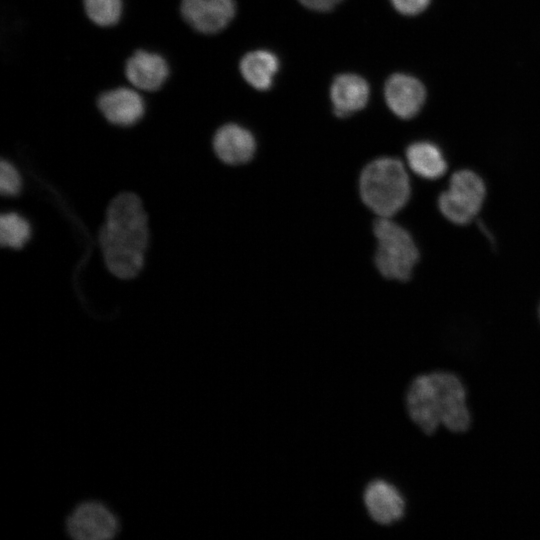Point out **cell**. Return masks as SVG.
<instances>
[{
  "instance_id": "1",
  "label": "cell",
  "mask_w": 540,
  "mask_h": 540,
  "mask_svg": "<svg viewBox=\"0 0 540 540\" xmlns=\"http://www.w3.org/2000/svg\"><path fill=\"white\" fill-rule=\"evenodd\" d=\"M98 238L105 264L113 275L130 279L141 271L149 232L138 196L126 192L111 201Z\"/></svg>"
},
{
  "instance_id": "2",
  "label": "cell",
  "mask_w": 540,
  "mask_h": 540,
  "mask_svg": "<svg viewBox=\"0 0 540 540\" xmlns=\"http://www.w3.org/2000/svg\"><path fill=\"white\" fill-rule=\"evenodd\" d=\"M465 399V389L455 375L437 372L412 381L406 404L411 420L426 434L434 433L439 424L463 432L470 425Z\"/></svg>"
},
{
  "instance_id": "3",
  "label": "cell",
  "mask_w": 540,
  "mask_h": 540,
  "mask_svg": "<svg viewBox=\"0 0 540 540\" xmlns=\"http://www.w3.org/2000/svg\"><path fill=\"white\" fill-rule=\"evenodd\" d=\"M359 190L362 201L372 212L390 218L408 202L409 177L398 159L378 158L362 170Z\"/></svg>"
},
{
  "instance_id": "4",
  "label": "cell",
  "mask_w": 540,
  "mask_h": 540,
  "mask_svg": "<svg viewBox=\"0 0 540 540\" xmlns=\"http://www.w3.org/2000/svg\"><path fill=\"white\" fill-rule=\"evenodd\" d=\"M373 232L377 240L375 264L378 271L388 279L408 280L419 259L409 232L386 217L374 221Z\"/></svg>"
},
{
  "instance_id": "5",
  "label": "cell",
  "mask_w": 540,
  "mask_h": 540,
  "mask_svg": "<svg viewBox=\"0 0 540 540\" xmlns=\"http://www.w3.org/2000/svg\"><path fill=\"white\" fill-rule=\"evenodd\" d=\"M66 534L72 540H112L121 531L117 513L105 502L96 499L77 503L64 522Z\"/></svg>"
},
{
  "instance_id": "6",
  "label": "cell",
  "mask_w": 540,
  "mask_h": 540,
  "mask_svg": "<svg viewBox=\"0 0 540 540\" xmlns=\"http://www.w3.org/2000/svg\"><path fill=\"white\" fill-rule=\"evenodd\" d=\"M485 185L473 171L455 172L438 200L441 213L449 221L464 225L469 223L480 211L485 198Z\"/></svg>"
},
{
  "instance_id": "7",
  "label": "cell",
  "mask_w": 540,
  "mask_h": 540,
  "mask_svg": "<svg viewBox=\"0 0 540 540\" xmlns=\"http://www.w3.org/2000/svg\"><path fill=\"white\" fill-rule=\"evenodd\" d=\"M171 67L157 51L140 48L132 51L124 61L123 76L134 88L143 92H157L168 82Z\"/></svg>"
},
{
  "instance_id": "8",
  "label": "cell",
  "mask_w": 540,
  "mask_h": 540,
  "mask_svg": "<svg viewBox=\"0 0 540 540\" xmlns=\"http://www.w3.org/2000/svg\"><path fill=\"white\" fill-rule=\"evenodd\" d=\"M96 107L108 123L119 127L135 125L146 111L145 99L139 91L125 85L101 91L96 98Z\"/></svg>"
},
{
  "instance_id": "9",
  "label": "cell",
  "mask_w": 540,
  "mask_h": 540,
  "mask_svg": "<svg viewBox=\"0 0 540 540\" xmlns=\"http://www.w3.org/2000/svg\"><path fill=\"white\" fill-rule=\"evenodd\" d=\"M179 15L194 31L213 35L224 30L234 18V0H179Z\"/></svg>"
},
{
  "instance_id": "10",
  "label": "cell",
  "mask_w": 540,
  "mask_h": 540,
  "mask_svg": "<svg viewBox=\"0 0 540 540\" xmlns=\"http://www.w3.org/2000/svg\"><path fill=\"white\" fill-rule=\"evenodd\" d=\"M384 94L388 107L396 116L410 119L421 110L426 92L415 77L397 73L387 80Z\"/></svg>"
},
{
  "instance_id": "11",
  "label": "cell",
  "mask_w": 540,
  "mask_h": 540,
  "mask_svg": "<svg viewBox=\"0 0 540 540\" xmlns=\"http://www.w3.org/2000/svg\"><path fill=\"white\" fill-rule=\"evenodd\" d=\"M363 502L371 519L382 525L400 520L405 510L399 491L384 480H374L366 486Z\"/></svg>"
},
{
  "instance_id": "12",
  "label": "cell",
  "mask_w": 540,
  "mask_h": 540,
  "mask_svg": "<svg viewBox=\"0 0 540 540\" xmlns=\"http://www.w3.org/2000/svg\"><path fill=\"white\" fill-rule=\"evenodd\" d=\"M212 145L216 156L230 165L247 163L256 151L252 133L234 123L221 126L214 134Z\"/></svg>"
},
{
  "instance_id": "13",
  "label": "cell",
  "mask_w": 540,
  "mask_h": 540,
  "mask_svg": "<svg viewBox=\"0 0 540 540\" xmlns=\"http://www.w3.org/2000/svg\"><path fill=\"white\" fill-rule=\"evenodd\" d=\"M334 114L344 118L363 109L369 98V85L355 74L337 76L330 87Z\"/></svg>"
},
{
  "instance_id": "14",
  "label": "cell",
  "mask_w": 540,
  "mask_h": 540,
  "mask_svg": "<svg viewBox=\"0 0 540 540\" xmlns=\"http://www.w3.org/2000/svg\"><path fill=\"white\" fill-rule=\"evenodd\" d=\"M279 70L277 56L267 50L247 53L240 61V72L248 84L257 90H268Z\"/></svg>"
},
{
  "instance_id": "15",
  "label": "cell",
  "mask_w": 540,
  "mask_h": 540,
  "mask_svg": "<svg viewBox=\"0 0 540 540\" xmlns=\"http://www.w3.org/2000/svg\"><path fill=\"white\" fill-rule=\"evenodd\" d=\"M406 158L410 169L425 179H437L443 176L447 169L441 150L431 142L411 144L406 150Z\"/></svg>"
},
{
  "instance_id": "16",
  "label": "cell",
  "mask_w": 540,
  "mask_h": 540,
  "mask_svg": "<svg viewBox=\"0 0 540 540\" xmlns=\"http://www.w3.org/2000/svg\"><path fill=\"white\" fill-rule=\"evenodd\" d=\"M87 20L100 28L119 24L124 13V0H81Z\"/></svg>"
},
{
  "instance_id": "17",
  "label": "cell",
  "mask_w": 540,
  "mask_h": 540,
  "mask_svg": "<svg viewBox=\"0 0 540 540\" xmlns=\"http://www.w3.org/2000/svg\"><path fill=\"white\" fill-rule=\"evenodd\" d=\"M29 223L17 213H4L0 217V243L18 249L30 238Z\"/></svg>"
},
{
  "instance_id": "18",
  "label": "cell",
  "mask_w": 540,
  "mask_h": 540,
  "mask_svg": "<svg viewBox=\"0 0 540 540\" xmlns=\"http://www.w3.org/2000/svg\"><path fill=\"white\" fill-rule=\"evenodd\" d=\"M21 188V178L16 168L7 161L0 163V191L3 195H16Z\"/></svg>"
},
{
  "instance_id": "19",
  "label": "cell",
  "mask_w": 540,
  "mask_h": 540,
  "mask_svg": "<svg viewBox=\"0 0 540 540\" xmlns=\"http://www.w3.org/2000/svg\"><path fill=\"white\" fill-rule=\"evenodd\" d=\"M431 0H391L394 8L401 14L412 16L423 12Z\"/></svg>"
},
{
  "instance_id": "20",
  "label": "cell",
  "mask_w": 540,
  "mask_h": 540,
  "mask_svg": "<svg viewBox=\"0 0 540 540\" xmlns=\"http://www.w3.org/2000/svg\"><path fill=\"white\" fill-rule=\"evenodd\" d=\"M305 7L315 11H329L342 0H299Z\"/></svg>"
}]
</instances>
